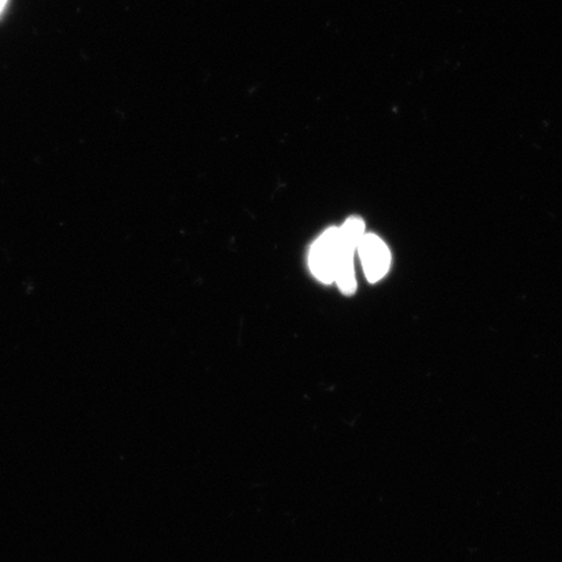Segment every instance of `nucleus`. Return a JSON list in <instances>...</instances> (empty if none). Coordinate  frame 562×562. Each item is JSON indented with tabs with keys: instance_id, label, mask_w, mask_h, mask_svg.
Masks as SVG:
<instances>
[{
	"instance_id": "obj_1",
	"label": "nucleus",
	"mask_w": 562,
	"mask_h": 562,
	"mask_svg": "<svg viewBox=\"0 0 562 562\" xmlns=\"http://www.w3.org/2000/svg\"><path fill=\"white\" fill-rule=\"evenodd\" d=\"M341 257L339 228H329L318 237L308 255L313 276L322 283H333Z\"/></svg>"
},
{
	"instance_id": "obj_3",
	"label": "nucleus",
	"mask_w": 562,
	"mask_h": 562,
	"mask_svg": "<svg viewBox=\"0 0 562 562\" xmlns=\"http://www.w3.org/2000/svg\"><path fill=\"white\" fill-rule=\"evenodd\" d=\"M7 4V0H0V13L4 10V7Z\"/></svg>"
},
{
	"instance_id": "obj_2",
	"label": "nucleus",
	"mask_w": 562,
	"mask_h": 562,
	"mask_svg": "<svg viewBox=\"0 0 562 562\" xmlns=\"http://www.w3.org/2000/svg\"><path fill=\"white\" fill-rule=\"evenodd\" d=\"M357 251L360 252L363 271L371 283H376L386 276L391 255L382 238L371 234L364 235Z\"/></svg>"
}]
</instances>
